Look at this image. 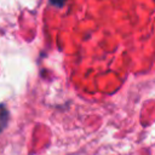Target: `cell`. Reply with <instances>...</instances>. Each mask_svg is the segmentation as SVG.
Here are the masks:
<instances>
[{"label":"cell","instance_id":"cell-1","mask_svg":"<svg viewBox=\"0 0 155 155\" xmlns=\"http://www.w3.org/2000/svg\"><path fill=\"white\" fill-rule=\"evenodd\" d=\"M7 122H8V111L2 104H0V132H2V130L7 126Z\"/></svg>","mask_w":155,"mask_h":155},{"label":"cell","instance_id":"cell-2","mask_svg":"<svg viewBox=\"0 0 155 155\" xmlns=\"http://www.w3.org/2000/svg\"><path fill=\"white\" fill-rule=\"evenodd\" d=\"M65 1H67V0H50V2H51L52 5H54V6H63Z\"/></svg>","mask_w":155,"mask_h":155}]
</instances>
